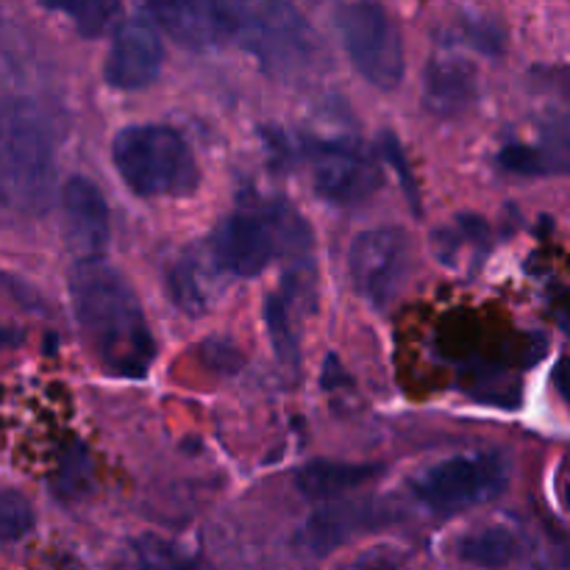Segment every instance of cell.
<instances>
[{"label": "cell", "mask_w": 570, "mask_h": 570, "mask_svg": "<svg viewBox=\"0 0 570 570\" xmlns=\"http://www.w3.org/2000/svg\"><path fill=\"white\" fill-rule=\"evenodd\" d=\"M70 304L89 354L115 379L148 376L156 343L131 284L104 259H83L70 273Z\"/></svg>", "instance_id": "6da1fadb"}, {"label": "cell", "mask_w": 570, "mask_h": 570, "mask_svg": "<svg viewBox=\"0 0 570 570\" xmlns=\"http://www.w3.org/2000/svg\"><path fill=\"white\" fill-rule=\"evenodd\" d=\"M56 198V139L31 98L0 100V204L39 217Z\"/></svg>", "instance_id": "7a4b0ae2"}, {"label": "cell", "mask_w": 570, "mask_h": 570, "mask_svg": "<svg viewBox=\"0 0 570 570\" xmlns=\"http://www.w3.org/2000/svg\"><path fill=\"white\" fill-rule=\"evenodd\" d=\"M117 176L139 198H189L200 187V167L187 139L170 126H126L111 139Z\"/></svg>", "instance_id": "3957f363"}, {"label": "cell", "mask_w": 570, "mask_h": 570, "mask_svg": "<svg viewBox=\"0 0 570 570\" xmlns=\"http://www.w3.org/2000/svg\"><path fill=\"white\" fill-rule=\"evenodd\" d=\"M223 14L228 39L278 78H304L321 65V42L295 6L273 0L223 3Z\"/></svg>", "instance_id": "277c9868"}, {"label": "cell", "mask_w": 570, "mask_h": 570, "mask_svg": "<svg viewBox=\"0 0 570 570\" xmlns=\"http://www.w3.org/2000/svg\"><path fill=\"white\" fill-rule=\"evenodd\" d=\"M334 31L367 83L382 92H393L404 81V42L395 20L384 6L371 0L337 3L332 11Z\"/></svg>", "instance_id": "5b68a950"}, {"label": "cell", "mask_w": 570, "mask_h": 570, "mask_svg": "<svg viewBox=\"0 0 570 570\" xmlns=\"http://www.w3.org/2000/svg\"><path fill=\"white\" fill-rule=\"evenodd\" d=\"M510 482V462L499 451L456 454L412 479V495L434 515H456L499 499Z\"/></svg>", "instance_id": "8992f818"}, {"label": "cell", "mask_w": 570, "mask_h": 570, "mask_svg": "<svg viewBox=\"0 0 570 570\" xmlns=\"http://www.w3.org/2000/svg\"><path fill=\"white\" fill-rule=\"evenodd\" d=\"M293 223L295 215L287 209H239L212 232L206 248L223 276L254 278L271 265L278 243H287Z\"/></svg>", "instance_id": "52a82bcc"}, {"label": "cell", "mask_w": 570, "mask_h": 570, "mask_svg": "<svg viewBox=\"0 0 570 570\" xmlns=\"http://www.w3.org/2000/svg\"><path fill=\"white\" fill-rule=\"evenodd\" d=\"M412 271V239L404 228H367L351 243L348 276L356 295L373 309H387Z\"/></svg>", "instance_id": "ba28073f"}, {"label": "cell", "mask_w": 570, "mask_h": 570, "mask_svg": "<svg viewBox=\"0 0 570 570\" xmlns=\"http://www.w3.org/2000/svg\"><path fill=\"white\" fill-rule=\"evenodd\" d=\"M165 45L150 17L134 14L117 26L104 61V81L120 92H139L159 78Z\"/></svg>", "instance_id": "9c48e42d"}, {"label": "cell", "mask_w": 570, "mask_h": 570, "mask_svg": "<svg viewBox=\"0 0 570 570\" xmlns=\"http://www.w3.org/2000/svg\"><path fill=\"white\" fill-rule=\"evenodd\" d=\"M61 234L72 254L83 259H104L111 223L109 204L98 184L87 176L67 178L61 187Z\"/></svg>", "instance_id": "30bf717a"}, {"label": "cell", "mask_w": 570, "mask_h": 570, "mask_svg": "<svg viewBox=\"0 0 570 570\" xmlns=\"http://www.w3.org/2000/svg\"><path fill=\"white\" fill-rule=\"evenodd\" d=\"M382 184V173L371 156L348 142H326L315 154V189L323 200L354 206L371 198Z\"/></svg>", "instance_id": "8fae6325"}, {"label": "cell", "mask_w": 570, "mask_h": 570, "mask_svg": "<svg viewBox=\"0 0 570 570\" xmlns=\"http://www.w3.org/2000/svg\"><path fill=\"white\" fill-rule=\"evenodd\" d=\"M223 271L212 259L206 245H195L178 254L176 259L167 265L165 287L167 298L173 301L178 312L189 317H200L212 309L217 301V293L223 287Z\"/></svg>", "instance_id": "7c38bea8"}, {"label": "cell", "mask_w": 570, "mask_h": 570, "mask_svg": "<svg viewBox=\"0 0 570 570\" xmlns=\"http://www.w3.org/2000/svg\"><path fill=\"white\" fill-rule=\"evenodd\" d=\"M150 20L187 50H215L228 42L223 3H150Z\"/></svg>", "instance_id": "4fadbf2b"}, {"label": "cell", "mask_w": 570, "mask_h": 570, "mask_svg": "<svg viewBox=\"0 0 570 570\" xmlns=\"http://www.w3.org/2000/svg\"><path fill=\"white\" fill-rule=\"evenodd\" d=\"M476 67L460 53L434 56L426 70V106L438 117H456L476 100Z\"/></svg>", "instance_id": "5bb4252c"}, {"label": "cell", "mask_w": 570, "mask_h": 570, "mask_svg": "<svg viewBox=\"0 0 570 570\" xmlns=\"http://www.w3.org/2000/svg\"><path fill=\"white\" fill-rule=\"evenodd\" d=\"M384 512L376 504H332L326 510H317L301 529V543L315 554H328L337 546L345 543V538L362 529H373L384 523Z\"/></svg>", "instance_id": "9a60e30c"}, {"label": "cell", "mask_w": 570, "mask_h": 570, "mask_svg": "<svg viewBox=\"0 0 570 570\" xmlns=\"http://www.w3.org/2000/svg\"><path fill=\"white\" fill-rule=\"evenodd\" d=\"M379 473L376 465H348V462H309L298 471V488L306 499L332 501L348 490L362 488Z\"/></svg>", "instance_id": "2e32d148"}, {"label": "cell", "mask_w": 570, "mask_h": 570, "mask_svg": "<svg viewBox=\"0 0 570 570\" xmlns=\"http://www.w3.org/2000/svg\"><path fill=\"white\" fill-rule=\"evenodd\" d=\"M120 570H206L200 557L161 534H137L120 554Z\"/></svg>", "instance_id": "e0dca14e"}, {"label": "cell", "mask_w": 570, "mask_h": 570, "mask_svg": "<svg viewBox=\"0 0 570 570\" xmlns=\"http://www.w3.org/2000/svg\"><path fill=\"white\" fill-rule=\"evenodd\" d=\"M456 554L468 566L484 570H501L518 560L521 554V540L504 523H490V527L473 529L456 543Z\"/></svg>", "instance_id": "ac0fdd59"}, {"label": "cell", "mask_w": 570, "mask_h": 570, "mask_svg": "<svg viewBox=\"0 0 570 570\" xmlns=\"http://www.w3.org/2000/svg\"><path fill=\"white\" fill-rule=\"evenodd\" d=\"M301 289H306L304 284H298L295 278H284L282 293L271 295L265 301V323L267 332H271L273 348H276L278 360L287 362V365H298V334H295L293 326V298H298Z\"/></svg>", "instance_id": "d6986e66"}, {"label": "cell", "mask_w": 570, "mask_h": 570, "mask_svg": "<svg viewBox=\"0 0 570 570\" xmlns=\"http://www.w3.org/2000/svg\"><path fill=\"white\" fill-rule=\"evenodd\" d=\"M33 529V510L22 493L0 488V543L22 540Z\"/></svg>", "instance_id": "ffe728a7"}, {"label": "cell", "mask_w": 570, "mask_h": 570, "mask_svg": "<svg viewBox=\"0 0 570 570\" xmlns=\"http://www.w3.org/2000/svg\"><path fill=\"white\" fill-rule=\"evenodd\" d=\"M53 9L70 14L83 37H98V33L106 31L111 17L120 11V6L117 3H56Z\"/></svg>", "instance_id": "44dd1931"}, {"label": "cell", "mask_w": 570, "mask_h": 570, "mask_svg": "<svg viewBox=\"0 0 570 570\" xmlns=\"http://www.w3.org/2000/svg\"><path fill=\"white\" fill-rule=\"evenodd\" d=\"M343 570H399V554L393 549H371L365 554L356 557L351 566H345Z\"/></svg>", "instance_id": "7402d4cb"}]
</instances>
